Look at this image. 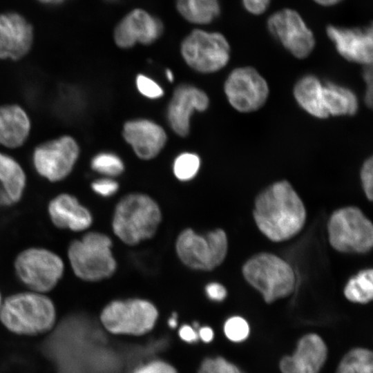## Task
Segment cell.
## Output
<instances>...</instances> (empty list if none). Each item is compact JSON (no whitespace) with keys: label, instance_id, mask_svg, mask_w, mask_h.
I'll list each match as a JSON object with an SVG mask.
<instances>
[{"label":"cell","instance_id":"obj_1","mask_svg":"<svg viewBox=\"0 0 373 373\" xmlns=\"http://www.w3.org/2000/svg\"><path fill=\"white\" fill-rule=\"evenodd\" d=\"M252 214L259 231L274 242L296 236L307 218L303 200L286 180L272 183L257 195Z\"/></svg>","mask_w":373,"mask_h":373},{"label":"cell","instance_id":"obj_2","mask_svg":"<svg viewBox=\"0 0 373 373\" xmlns=\"http://www.w3.org/2000/svg\"><path fill=\"white\" fill-rule=\"evenodd\" d=\"M57 321L53 300L46 294L26 291L3 300L0 322L10 332L19 336H36L50 332Z\"/></svg>","mask_w":373,"mask_h":373},{"label":"cell","instance_id":"obj_3","mask_svg":"<svg viewBox=\"0 0 373 373\" xmlns=\"http://www.w3.org/2000/svg\"><path fill=\"white\" fill-rule=\"evenodd\" d=\"M162 220L157 203L148 195H126L115 206L112 229L115 236L128 245H135L153 237Z\"/></svg>","mask_w":373,"mask_h":373},{"label":"cell","instance_id":"obj_4","mask_svg":"<svg viewBox=\"0 0 373 373\" xmlns=\"http://www.w3.org/2000/svg\"><path fill=\"white\" fill-rule=\"evenodd\" d=\"M112 245L110 237L98 231L87 232L72 240L67 257L73 274L86 282H98L112 276L117 269Z\"/></svg>","mask_w":373,"mask_h":373},{"label":"cell","instance_id":"obj_5","mask_svg":"<svg viewBox=\"0 0 373 373\" xmlns=\"http://www.w3.org/2000/svg\"><path fill=\"white\" fill-rule=\"evenodd\" d=\"M245 280L269 304L291 295L296 287L293 267L280 256L260 252L249 258L242 265Z\"/></svg>","mask_w":373,"mask_h":373},{"label":"cell","instance_id":"obj_6","mask_svg":"<svg viewBox=\"0 0 373 373\" xmlns=\"http://www.w3.org/2000/svg\"><path fill=\"white\" fill-rule=\"evenodd\" d=\"M14 271L17 279L29 291L46 294L62 279L65 265L61 256L53 251L31 247L17 255Z\"/></svg>","mask_w":373,"mask_h":373},{"label":"cell","instance_id":"obj_7","mask_svg":"<svg viewBox=\"0 0 373 373\" xmlns=\"http://www.w3.org/2000/svg\"><path fill=\"white\" fill-rule=\"evenodd\" d=\"M328 240L336 251L363 254L373 247V225L357 207L347 206L335 210L327 222Z\"/></svg>","mask_w":373,"mask_h":373},{"label":"cell","instance_id":"obj_8","mask_svg":"<svg viewBox=\"0 0 373 373\" xmlns=\"http://www.w3.org/2000/svg\"><path fill=\"white\" fill-rule=\"evenodd\" d=\"M175 250L179 259L186 267L209 271L220 266L226 258L228 239L222 229L204 234L185 229L177 238Z\"/></svg>","mask_w":373,"mask_h":373},{"label":"cell","instance_id":"obj_9","mask_svg":"<svg viewBox=\"0 0 373 373\" xmlns=\"http://www.w3.org/2000/svg\"><path fill=\"white\" fill-rule=\"evenodd\" d=\"M180 53L193 70L213 73L227 66L230 59L231 47L221 32L195 28L182 41Z\"/></svg>","mask_w":373,"mask_h":373},{"label":"cell","instance_id":"obj_10","mask_svg":"<svg viewBox=\"0 0 373 373\" xmlns=\"http://www.w3.org/2000/svg\"><path fill=\"white\" fill-rule=\"evenodd\" d=\"M157 316L151 303L133 298L111 302L102 309L100 321L113 334L142 335L152 329Z\"/></svg>","mask_w":373,"mask_h":373},{"label":"cell","instance_id":"obj_11","mask_svg":"<svg viewBox=\"0 0 373 373\" xmlns=\"http://www.w3.org/2000/svg\"><path fill=\"white\" fill-rule=\"evenodd\" d=\"M224 92L236 111L249 113L258 111L269 95L267 82L258 70L250 66L233 68L224 83Z\"/></svg>","mask_w":373,"mask_h":373},{"label":"cell","instance_id":"obj_12","mask_svg":"<svg viewBox=\"0 0 373 373\" xmlns=\"http://www.w3.org/2000/svg\"><path fill=\"white\" fill-rule=\"evenodd\" d=\"M269 32L293 57L307 58L316 46V39L300 13L284 8L271 13L267 19Z\"/></svg>","mask_w":373,"mask_h":373},{"label":"cell","instance_id":"obj_13","mask_svg":"<svg viewBox=\"0 0 373 373\" xmlns=\"http://www.w3.org/2000/svg\"><path fill=\"white\" fill-rule=\"evenodd\" d=\"M79 154L76 141L70 136H62L37 146L33 153V165L39 175L56 182L71 173Z\"/></svg>","mask_w":373,"mask_h":373},{"label":"cell","instance_id":"obj_14","mask_svg":"<svg viewBox=\"0 0 373 373\" xmlns=\"http://www.w3.org/2000/svg\"><path fill=\"white\" fill-rule=\"evenodd\" d=\"M164 31L160 19L143 8H134L126 13L113 30V39L121 48L137 44L149 45L156 41Z\"/></svg>","mask_w":373,"mask_h":373},{"label":"cell","instance_id":"obj_15","mask_svg":"<svg viewBox=\"0 0 373 373\" xmlns=\"http://www.w3.org/2000/svg\"><path fill=\"white\" fill-rule=\"evenodd\" d=\"M325 32L337 52L345 60L372 65L373 61L372 24L363 27H343L328 24Z\"/></svg>","mask_w":373,"mask_h":373},{"label":"cell","instance_id":"obj_16","mask_svg":"<svg viewBox=\"0 0 373 373\" xmlns=\"http://www.w3.org/2000/svg\"><path fill=\"white\" fill-rule=\"evenodd\" d=\"M209 104V97L202 90L190 84L179 85L167 108L166 117L171 129L178 135L186 137L189 133L193 113L204 111Z\"/></svg>","mask_w":373,"mask_h":373},{"label":"cell","instance_id":"obj_17","mask_svg":"<svg viewBox=\"0 0 373 373\" xmlns=\"http://www.w3.org/2000/svg\"><path fill=\"white\" fill-rule=\"evenodd\" d=\"M34 38L31 23L21 14L0 13V58L17 60L30 50Z\"/></svg>","mask_w":373,"mask_h":373},{"label":"cell","instance_id":"obj_18","mask_svg":"<svg viewBox=\"0 0 373 373\" xmlns=\"http://www.w3.org/2000/svg\"><path fill=\"white\" fill-rule=\"evenodd\" d=\"M122 135L136 155L148 160L155 157L166 142V134L158 124L146 119L126 122Z\"/></svg>","mask_w":373,"mask_h":373},{"label":"cell","instance_id":"obj_19","mask_svg":"<svg viewBox=\"0 0 373 373\" xmlns=\"http://www.w3.org/2000/svg\"><path fill=\"white\" fill-rule=\"evenodd\" d=\"M47 211L52 224L59 229L83 231L93 223L90 210L73 195L62 193L48 202Z\"/></svg>","mask_w":373,"mask_h":373},{"label":"cell","instance_id":"obj_20","mask_svg":"<svg viewBox=\"0 0 373 373\" xmlns=\"http://www.w3.org/2000/svg\"><path fill=\"white\" fill-rule=\"evenodd\" d=\"M327 349L323 340L316 334L303 336L291 356L280 362L282 373H318L325 363Z\"/></svg>","mask_w":373,"mask_h":373},{"label":"cell","instance_id":"obj_21","mask_svg":"<svg viewBox=\"0 0 373 373\" xmlns=\"http://www.w3.org/2000/svg\"><path fill=\"white\" fill-rule=\"evenodd\" d=\"M26 186V174L20 164L0 153V207H9L19 202Z\"/></svg>","mask_w":373,"mask_h":373},{"label":"cell","instance_id":"obj_22","mask_svg":"<svg viewBox=\"0 0 373 373\" xmlns=\"http://www.w3.org/2000/svg\"><path fill=\"white\" fill-rule=\"evenodd\" d=\"M30 128L29 118L19 106H0V144L15 148L26 140Z\"/></svg>","mask_w":373,"mask_h":373},{"label":"cell","instance_id":"obj_23","mask_svg":"<svg viewBox=\"0 0 373 373\" xmlns=\"http://www.w3.org/2000/svg\"><path fill=\"white\" fill-rule=\"evenodd\" d=\"M323 82L315 75L300 77L293 87V96L298 105L307 113L316 118L329 117L323 97Z\"/></svg>","mask_w":373,"mask_h":373},{"label":"cell","instance_id":"obj_24","mask_svg":"<svg viewBox=\"0 0 373 373\" xmlns=\"http://www.w3.org/2000/svg\"><path fill=\"white\" fill-rule=\"evenodd\" d=\"M323 97L329 117L353 116L359 108L358 97L352 89L330 81L323 83Z\"/></svg>","mask_w":373,"mask_h":373},{"label":"cell","instance_id":"obj_25","mask_svg":"<svg viewBox=\"0 0 373 373\" xmlns=\"http://www.w3.org/2000/svg\"><path fill=\"white\" fill-rule=\"evenodd\" d=\"M175 5L184 20L198 26L212 23L221 13L220 0H175Z\"/></svg>","mask_w":373,"mask_h":373},{"label":"cell","instance_id":"obj_26","mask_svg":"<svg viewBox=\"0 0 373 373\" xmlns=\"http://www.w3.org/2000/svg\"><path fill=\"white\" fill-rule=\"evenodd\" d=\"M343 293L345 297L355 303L367 304L373 298V270L360 271L347 282Z\"/></svg>","mask_w":373,"mask_h":373},{"label":"cell","instance_id":"obj_27","mask_svg":"<svg viewBox=\"0 0 373 373\" xmlns=\"http://www.w3.org/2000/svg\"><path fill=\"white\" fill-rule=\"evenodd\" d=\"M336 373H373L372 352L362 347L351 350L341 359Z\"/></svg>","mask_w":373,"mask_h":373},{"label":"cell","instance_id":"obj_28","mask_svg":"<svg viewBox=\"0 0 373 373\" xmlns=\"http://www.w3.org/2000/svg\"><path fill=\"white\" fill-rule=\"evenodd\" d=\"M90 166L95 171L113 178L120 175L124 170L122 159L113 153L102 152L91 160Z\"/></svg>","mask_w":373,"mask_h":373},{"label":"cell","instance_id":"obj_29","mask_svg":"<svg viewBox=\"0 0 373 373\" xmlns=\"http://www.w3.org/2000/svg\"><path fill=\"white\" fill-rule=\"evenodd\" d=\"M200 167V158L194 153L184 152L178 155L173 164V171L175 178L183 182L192 180Z\"/></svg>","mask_w":373,"mask_h":373},{"label":"cell","instance_id":"obj_30","mask_svg":"<svg viewBox=\"0 0 373 373\" xmlns=\"http://www.w3.org/2000/svg\"><path fill=\"white\" fill-rule=\"evenodd\" d=\"M224 332L230 341L241 342L248 337L249 326L247 321L242 317L233 316L225 322Z\"/></svg>","mask_w":373,"mask_h":373},{"label":"cell","instance_id":"obj_31","mask_svg":"<svg viewBox=\"0 0 373 373\" xmlns=\"http://www.w3.org/2000/svg\"><path fill=\"white\" fill-rule=\"evenodd\" d=\"M198 373H244L234 364L222 357L206 358L202 363Z\"/></svg>","mask_w":373,"mask_h":373},{"label":"cell","instance_id":"obj_32","mask_svg":"<svg viewBox=\"0 0 373 373\" xmlns=\"http://www.w3.org/2000/svg\"><path fill=\"white\" fill-rule=\"evenodd\" d=\"M135 83L137 90L145 97L156 99L164 95V90L160 85L146 75H138L136 77Z\"/></svg>","mask_w":373,"mask_h":373},{"label":"cell","instance_id":"obj_33","mask_svg":"<svg viewBox=\"0 0 373 373\" xmlns=\"http://www.w3.org/2000/svg\"><path fill=\"white\" fill-rule=\"evenodd\" d=\"M360 180L366 198L372 201L373 199V157L366 158L360 169Z\"/></svg>","mask_w":373,"mask_h":373},{"label":"cell","instance_id":"obj_34","mask_svg":"<svg viewBox=\"0 0 373 373\" xmlns=\"http://www.w3.org/2000/svg\"><path fill=\"white\" fill-rule=\"evenodd\" d=\"M91 189L99 196L110 197L117 191L119 184L112 178L105 177L93 181L91 183Z\"/></svg>","mask_w":373,"mask_h":373},{"label":"cell","instance_id":"obj_35","mask_svg":"<svg viewBox=\"0 0 373 373\" xmlns=\"http://www.w3.org/2000/svg\"><path fill=\"white\" fill-rule=\"evenodd\" d=\"M133 373H178L171 365L163 361H153L137 368Z\"/></svg>","mask_w":373,"mask_h":373},{"label":"cell","instance_id":"obj_36","mask_svg":"<svg viewBox=\"0 0 373 373\" xmlns=\"http://www.w3.org/2000/svg\"><path fill=\"white\" fill-rule=\"evenodd\" d=\"M241 1L247 12L258 16L267 11L271 0H241Z\"/></svg>","mask_w":373,"mask_h":373},{"label":"cell","instance_id":"obj_37","mask_svg":"<svg viewBox=\"0 0 373 373\" xmlns=\"http://www.w3.org/2000/svg\"><path fill=\"white\" fill-rule=\"evenodd\" d=\"M363 77L365 82L364 102L368 108L372 106V65L363 66Z\"/></svg>","mask_w":373,"mask_h":373},{"label":"cell","instance_id":"obj_38","mask_svg":"<svg viewBox=\"0 0 373 373\" xmlns=\"http://www.w3.org/2000/svg\"><path fill=\"white\" fill-rule=\"evenodd\" d=\"M205 291L208 297L216 301H222L227 296V289L220 283H211L206 285Z\"/></svg>","mask_w":373,"mask_h":373},{"label":"cell","instance_id":"obj_39","mask_svg":"<svg viewBox=\"0 0 373 373\" xmlns=\"http://www.w3.org/2000/svg\"><path fill=\"white\" fill-rule=\"evenodd\" d=\"M179 335L182 339L189 343L196 341L198 338V334L189 325L182 326L179 331Z\"/></svg>","mask_w":373,"mask_h":373},{"label":"cell","instance_id":"obj_40","mask_svg":"<svg viewBox=\"0 0 373 373\" xmlns=\"http://www.w3.org/2000/svg\"><path fill=\"white\" fill-rule=\"evenodd\" d=\"M200 337L204 342L209 343L213 338V332L209 327H202L199 331Z\"/></svg>","mask_w":373,"mask_h":373},{"label":"cell","instance_id":"obj_41","mask_svg":"<svg viewBox=\"0 0 373 373\" xmlns=\"http://www.w3.org/2000/svg\"><path fill=\"white\" fill-rule=\"evenodd\" d=\"M344 0H313L316 3L323 7H331L341 3Z\"/></svg>","mask_w":373,"mask_h":373},{"label":"cell","instance_id":"obj_42","mask_svg":"<svg viewBox=\"0 0 373 373\" xmlns=\"http://www.w3.org/2000/svg\"><path fill=\"white\" fill-rule=\"evenodd\" d=\"M39 3L48 6H57L63 4L68 0H37Z\"/></svg>","mask_w":373,"mask_h":373},{"label":"cell","instance_id":"obj_43","mask_svg":"<svg viewBox=\"0 0 373 373\" xmlns=\"http://www.w3.org/2000/svg\"><path fill=\"white\" fill-rule=\"evenodd\" d=\"M176 319H177L176 314L173 313V316L169 320V325L171 327L175 328L177 326V320Z\"/></svg>","mask_w":373,"mask_h":373},{"label":"cell","instance_id":"obj_44","mask_svg":"<svg viewBox=\"0 0 373 373\" xmlns=\"http://www.w3.org/2000/svg\"><path fill=\"white\" fill-rule=\"evenodd\" d=\"M165 75H166V77L168 81H169V82H173V81L174 76H173V74L172 71L170 69L167 68L165 70Z\"/></svg>","mask_w":373,"mask_h":373},{"label":"cell","instance_id":"obj_45","mask_svg":"<svg viewBox=\"0 0 373 373\" xmlns=\"http://www.w3.org/2000/svg\"><path fill=\"white\" fill-rule=\"evenodd\" d=\"M2 302H3V298H2L1 294L0 292V308H1V304H2Z\"/></svg>","mask_w":373,"mask_h":373}]
</instances>
